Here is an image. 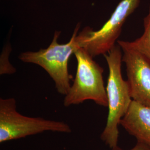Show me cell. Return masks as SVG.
<instances>
[{
  "label": "cell",
  "mask_w": 150,
  "mask_h": 150,
  "mask_svg": "<svg viewBox=\"0 0 150 150\" xmlns=\"http://www.w3.org/2000/svg\"><path fill=\"white\" fill-rule=\"evenodd\" d=\"M107 61L109 74L106 87L108 113L106 126L101 134L102 141L111 149L118 146L119 129L121 119L132 101L127 81L121 74L122 53L117 45L103 55Z\"/></svg>",
  "instance_id": "obj_1"
},
{
  "label": "cell",
  "mask_w": 150,
  "mask_h": 150,
  "mask_svg": "<svg viewBox=\"0 0 150 150\" xmlns=\"http://www.w3.org/2000/svg\"><path fill=\"white\" fill-rule=\"evenodd\" d=\"M80 23L75 28L72 36L67 43L58 42L61 31H56L52 41L47 48H41L38 51L22 52L18 58L25 63L37 64L43 68L53 80L57 92L66 95L71 87L72 76L68 70V64L71 56L81 48V38L79 34Z\"/></svg>",
  "instance_id": "obj_2"
},
{
  "label": "cell",
  "mask_w": 150,
  "mask_h": 150,
  "mask_svg": "<svg viewBox=\"0 0 150 150\" xmlns=\"http://www.w3.org/2000/svg\"><path fill=\"white\" fill-rule=\"evenodd\" d=\"M74 54L77 61L76 73L73 84L64 96V107L79 105L87 100L108 107L106 89L102 76L103 69L84 48L77 49Z\"/></svg>",
  "instance_id": "obj_3"
},
{
  "label": "cell",
  "mask_w": 150,
  "mask_h": 150,
  "mask_svg": "<svg viewBox=\"0 0 150 150\" xmlns=\"http://www.w3.org/2000/svg\"><path fill=\"white\" fill-rule=\"evenodd\" d=\"M46 131L70 134L72 129L63 121L23 115L17 111L14 98H0V143Z\"/></svg>",
  "instance_id": "obj_4"
},
{
  "label": "cell",
  "mask_w": 150,
  "mask_h": 150,
  "mask_svg": "<svg viewBox=\"0 0 150 150\" xmlns=\"http://www.w3.org/2000/svg\"><path fill=\"white\" fill-rule=\"evenodd\" d=\"M141 0H121L110 18L97 31L87 26L81 32V48L92 57L107 54L115 46L127 18L139 6Z\"/></svg>",
  "instance_id": "obj_5"
},
{
  "label": "cell",
  "mask_w": 150,
  "mask_h": 150,
  "mask_svg": "<svg viewBox=\"0 0 150 150\" xmlns=\"http://www.w3.org/2000/svg\"><path fill=\"white\" fill-rule=\"evenodd\" d=\"M123 52L132 100L150 107V59L134 48L131 42L117 41Z\"/></svg>",
  "instance_id": "obj_6"
},
{
  "label": "cell",
  "mask_w": 150,
  "mask_h": 150,
  "mask_svg": "<svg viewBox=\"0 0 150 150\" xmlns=\"http://www.w3.org/2000/svg\"><path fill=\"white\" fill-rule=\"evenodd\" d=\"M129 134L137 142L150 146V107L132 100L123 118L120 121Z\"/></svg>",
  "instance_id": "obj_7"
},
{
  "label": "cell",
  "mask_w": 150,
  "mask_h": 150,
  "mask_svg": "<svg viewBox=\"0 0 150 150\" xmlns=\"http://www.w3.org/2000/svg\"><path fill=\"white\" fill-rule=\"evenodd\" d=\"M144 26L143 35L131 43L134 48L150 59V5L148 14L144 19Z\"/></svg>",
  "instance_id": "obj_8"
},
{
  "label": "cell",
  "mask_w": 150,
  "mask_h": 150,
  "mask_svg": "<svg viewBox=\"0 0 150 150\" xmlns=\"http://www.w3.org/2000/svg\"><path fill=\"white\" fill-rule=\"evenodd\" d=\"M10 46L6 45L3 49L1 55V67L0 74H13L16 72L15 69L11 65L8 61V55L11 52Z\"/></svg>",
  "instance_id": "obj_9"
},
{
  "label": "cell",
  "mask_w": 150,
  "mask_h": 150,
  "mask_svg": "<svg viewBox=\"0 0 150 150\" xmlns=\"http://www.w3.org/2000/svg\"><path fill=\"white\" fill-rule=\"evenodd\" d=\"M111 150H123L120 148L118 146H117L115 148L111 149ZM129 150H150V146L146 144L141 142H137V144L134 147Z\"/></svg>",
  "instance_id": "obj_10"
}]
</instances>
